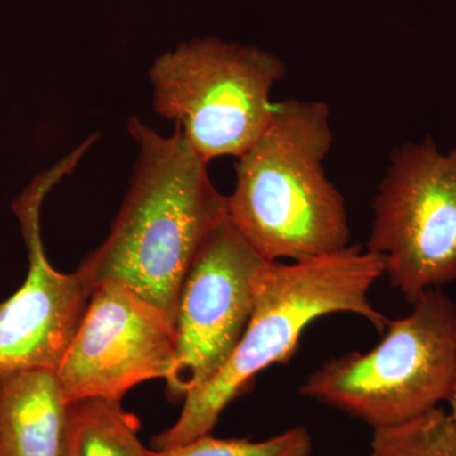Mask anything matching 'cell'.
Here are the masks:
<instances>
[{
    "mask_svg": "<svg viewBox=\"0 0 456 456\" xmlns=\"http://www.w3.org/2000/svg\"><path fill=\"white\" fill-rule=\"evenodd\" d=\"M97 137L84 141L18 198L13 208L28 248L25 283L0 303V371L46 368L57 370L82 322L92 288L79 272L64 274L47 260L40 213L47 193L79 163Z\"/></svg>",
    "mask_w": 456,
    "mask_h": 456,
    "instance_id": "obj_9",
    "label": "cell"
},
{
    "mask_svg": "<svg viewBox=\"0 0 456 456\" xmlns=\"http://www.w3.org/2000/svg\"><path fill=\"white\" fill-rule=\"evenodd\" d=\"M448 402L450 403V408H452V411H450V416L452 417V419H454V422L456 424V383Z\"/></svg>",
    "mask_w": 456,
    "mask_h": 456,
    "instance_id": "obj_14",
    "label": "cell"
},
{
    "mask_svg": "<svg viewBox=\"0 0 456 456\" xmlns=\"http://www.w3.org/2000/svg\"><path fill=\"white\" fill-rule=\"evenodd\" d=\"M69 406L56 370L0 371V456H66Z\"/></svg>",
    "mask_w": 456,
    "mask_h": 456,
    "instance_id": "obj_10",
    "label": "cell"
},
{
    "mask_svg": "<svg viewBox=\"0 0 456 456\" xmlns=\"http://www.w3.org/2000/svg\"><path fill=\"white\" fill-rule=\"evenodd\" d=\"M139 146L130 191L110 235L77 272L92 288L114 283L158 305L175 323L180 290L207 236L227 218V197L178 127L170 137L132 117Z\"/></svg>",
    "mask_w": 456,
    "mask_h": 456,
    "instance_id": "obj_1",
    "label": "cell"
},
{
    "mask_svg": "<svg viewBox=\"0 0 456 456\" xmlns=\"http://www.w3.org/2000/svg\"><path fill=\"white\" fill-rule=\"evenodd\" d=\"M314 440L305 426L285 430L263 441L218 439L211 434L163 450L151 449V456H312Z\"/></svg>",
    "mask_w": 456,
    "mask_h": 456,
    "instance_id": "obj_13",
    "label": "cell"
},
{
    "mask_svg": "<svg viewBox=\"0 0 456 456\" xmlns=\"http://www.w3.org/2000/svg\"><path fill=\"white\" fill-rule=\"evenodd\" d=\"M66 456H151L139 439L140 422L121 399L70 402Z\"/></svg>",
    "mask_w": 456,
    "mask_h": 456,
    "instance_id": "obj_11",
    "label": "cell"
},
{
    "mask_svg": "<svg viewBox=\"0 0 456 456\" xmlns=\"http://www.w3.org/2000/svg\"><path fill=\"white\" fill-rule=\"evenodd\" d=\"M287 73L268 51L218 38L180 45L150 69L155 112L204 161L245 154L272 118L270 93Z\"/></svg>",
    "mask_w": 456,
    "mask_h": 456,
    "instance_id": "obj_5",
    "label": "cell"
},
{
    "mask_svg": "<svg viewBox=\"0 0 456 456\" xmlns=\"http://www.w3.org/2000/svg\"><path fill=\"white\" fill-rule=\"evenodd\" d=\"M332 143L327 104L288 99L240 156L227 217L264 259L307 260L350 246L344 197L322 167Z\"/></svg>",
    "mask_w": 456,
    "mask_h": 456,
    "instance_id": "obj_3",
    "label": "cell"
},
{
    "mask_svg": "<svg viewBox=\"0 0 456 456\" xmlns=\"http://www.w3.org/2000/svg\"><path fill=\"white\" fill-rule=\"evenodd\" d=\"M384 274L383 256L359 245L292 264L266 261L255 275L253 311L236 349L215 377L189 393L175 424L152 437V449L211 434L221 413L261 371L293 358L303 332L318 318L358 314L384 334L389 320L369 298Z\"/></svg>",
    "mask_w": 456,
    "mask_h": 456,
    "instance_id": "obj_2",
    "label": "cell"
},
{
    "mask_svg": "<svg viewBox=\"0 0 456 456\" xmlns=\"http://www.w3.org/2000/svg\"><path fill=\"white\" fill-rule=\"evenodd\" d=\"M370 456H456V424L437 407L402 424L374 428Z\"/></svg>",
    "mask_w": 456,
    "mask_h": 456,
    "instance_id": "obj_12",
    "label": "cell"
},
{
    "mask_svg": "<svg viewBox=\"0 0 456 456\" xmlns=\"http://www.w3.org/2000/svg\"><path fill=\"white\" fill-rule=\"evenodd\" d=\"M266 261L228 217L204 240L179 294L175 360L165 378L170 399H184L226 364L250 320L255 275Z\"/></svg>",
    "mask_w": 456,
    "mask_h": 456,
    "instance_id": "obj_7",
    "label": "cell"
},
{
    "mask_svg": "<svg viewBox=\"0 0 456 456\" xmlns=\"http://www.w3.org/2000/svg\"><path fill=\"white\" fill-rule=\"evenodd\" d=\"M412 305L406 317L389 321L374 349L325 362L302 384L301 395L373 428L402 424L449 401L456 383V305L430 289Z\"/></svg>",
    "mask_w": 456,
    "mask_h": 456,
    "instance_id": "obj_4",
    "label": "cell"
},
{
    "mask_svg": "<svg viewBox=\"0 0 456 456\" xmlns=\"http://www.w3.org/2000/svg\"><path fill=\"white\" fill-rule=\"evenodd\" d=\"M373 215L368 250L411 305L456 281V147L426 136L393 150Z\"/></svg>",
    "mask_w": 456,
    "mask_h": 456,
    "instance_id": "obj_6",
    "label": "cell"
},
{
    "mask_svg": "<svg viewBox=\"0 0 456 456\" xmlns=\"http://www.w3.org/2000/svg\"><path fill=\"white\" fill-rule=\"evenodd\" d=\"M176 354L175 323L122 285L94 288L56 373L69 402L121 399L137 384L167 378Z\"/></svg>",
    "mask_w": 456,
    "mask_h": 456,
    "instance_id": "obj_8",
    "label": "cell"
}]
</instances>
